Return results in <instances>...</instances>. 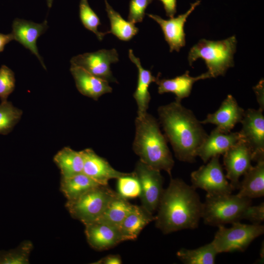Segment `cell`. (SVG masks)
<instances>
[{"instance_id":"obj_1","label":"cell","mask_w":264,"mask_h":264,"mask_svg":"<svg viewBox=\"0 0 264 264\" xmlns=\"http://www.w3.org/2000/svg\"><path fill=\"white\" fill-rule=\"evenodd\" d=\"M202 203L192 185L181 179L171 177L157 209L156 227L164 234L196 229L201 219Z\"/></svg>"},{"instance_id":"obj_2","label":"cell","mask_w":264,"mask_h":264,"mask_svg":"<svg viewBox=\"0 0 264 264\" xmlns=\"http://www.w3.org/2000/svg\"><path fill=\"white\" fill-rule=\"evenodd\" d=\"M165 136L179 161H195L196 152L208 135L193 112L175 101L157 110Z\"/></svg>"},{"instance_id":"obj_3","label":"cell","mask_w":264,"mask_h":264,"mask_svg":"<svg viewBox=\"0 0 264 264\" xmlns=\"http://www.w3.org/2000/svg\"><path fill=\"white\" fill-rule=\"evenodd\" d=\"M132 149L141 161L158 170L166 171L171 177L175 162L156 119L148 113L137 116Z\"/></svg>"},{"instance_id":"obj_4","label":"cell","mask_w":264,"mask_h":264,"mask_svg":"<svg viewBox=\"0 0 264 264\" xmlns=\"http://www.w3.org/2000/svg\"><path fill=\"white\" fill-rule=\"evenodd\" d=\"M236 45L235 35L217 41L201 39L189 51V64L192 66L198 59L201 58L205 62L211 78L223 76L229 68L234 66Z\"/></svg>"},{"instance_id":"obj_5","label":"cell","mask_w":264,"mask_h":264,"mask_svg":"<svg viewBox=\"0 0 264 264\" xmlns=\"http://www.w3.org/2000/svg\"><path fill=\"white\" fill-rule=\"evenodd\" d=\"M251 205V199L237 194H206L202 203L201 218L205 224L217 227L240 221Z\"/></svg>"},{"instance_id":"obj_6","label":"cell","mask_w":264,"mask_h":264,"mask_svg":"<svg viewBox=\"0 0 264 264\" xmlns=\"http://www.w3.org/2000/svg\"><path fill=\"white\" fill-rule=\"evenodd\" d=\"M117 194L108 185H100L75 199L67 200L65 206L73 218L85 224L98 219Z\"/></svg>"},{"instance_id":"obj_7","label":"cell","mask_w":264,"mask_h":264,"mask_svg":"<svg viewBox=\"0 0 264 264\" xmlns=\"http://www.w3.org/2000/svg\"><path fill=\"white\" fill-rule=\"evenodd\" d=\"M232 226H218L211 242L219 253L244 251L250 243L264 233L262 224H243L240 221L233 222Z\"/></svg>"},{"instance_id":"obj_8","label":"cell","mask_w":264,"mask_h":264,"mask_svg":"<svg viewBox=\"0 0 264 264\" xmlns=\"http://www.w3.org/2000/svg\"><path fill=\"white\" fill-rule=\"evenodd\" d=\"M220 156L211 158L191 174L192 186L205 191L207 194H232L235 189L228 181L220 161Z\"/></svg>"},{"instance_id":"obj_9","label":"cell","mask_w":264,"mask_h":264,"mask_svg":"<svg viewBox=\"0 0 264 264\" xmlns=\"http://www.w3.org/2000/svg\"><path fill=\"white\" fill-rule=\"evenodd\" d=\"M160 171L140 160L136 163L133 171L140 184L141 206L153 214L157 210L164 190V179Z\"/></svg>"},{"instance_id":"obj_10","label":"cell","mask_w":264,"mask_h":264,"mask_svg":"<svg viewBox=\"0 0 264 264\" xmlns=\"http://www.w3.org/2000/svg\"><path fill=\"white\" fill-rule=\"evenodd\" d=\"M263 110L248 109L244 111L239 132L252 152V161L264 159V116Z\"/></svg>"},{"instance_id":"obj_11","label":"cell","mask_w":264,"mask_h":264,"mask_svg":"<svg viewBox=\"0 0 264 264\" xmlns=\"http://www.w3.org/2000/svg\"><path fill=\"white\" fill-rule=\"evenodd\" d=\"M119 61L118 54L114 48L100 49L73 57L72 66L82 67L88 72L108 82H116L110 70V64Z\"/></svg>"},{"instance_id":"obj_12","label":"cell","mask_w":264,"mask_h":264,"mask_svg":"<svg viewBox=\"0 0 264 264\" xmlns=\"http://www.w3.org/2000/svg\"><path fill=\"white\" fill-rule=\"evenodd\" d=\"M223 155L225 176L234 189H238L240 177L252 166V152L242 139Z\"/></svg>"},{"instance_id":"obj_13","label":"cell","mask_w":264,"mask_h":264,"mask_svg":"<svg viewBox=\"0 0 264 264\" xmlns=\"http://www.w3.org/2000/svg\"><path fill=\"white\" fill-rule=\"evenodd\" d=\"M200 3L198 0L191 3L190 8L184 14L176 17L165 20L161 17L152 14L147 15L159 24L164 34L165 41L170 47V51L175 50L178 52L185 45V34L184 24L186 20L196 7Z\"/></svg>"},{"instance_id":"obj_14","label":"cell","mask_w":264,"mask_h":264,"mask_svg":"<svg viewBox=\"0 0 264 264\" xmlns=\"http://www.w3.org/2000/svg\"><path fill=\"white\" fill-rule=\"evenodd\" d=\"M89 245L97 250L111 248L123 242L119 228L100 220L84 224Z\"/></svg>"},{"instance_id":"obj_15","label":"cell","mask_w":264,"mask_h":264,"mask_svg":"<svg viewBox=\"0 0 264 264\" xmlns=\"http://www.w3.org/2000/svg\"><path fill=\"white\" fill-rule=\"evenodd\" d=\"M245 110L241 107L231 94L227 96L215 112L209 113L206 118L200 121L201 124H211L220 131L228 133L236 125L240 123Z\"/></svg>"},{"instance_id":"obj_16","label":"cell","mask_w":264,"mask_h":264,"mask_svg":"<svg viewBox=\"0 0 264 264\" xmlns=\"http://www.w3.org/2000/svg\"><path fill=\"white\" fill-rule=\"evenodd\" d=\"M48 27L46 20L42 23H38L32 21L16 18L13 22L11 33L14 40L20 43L35 55L44 69H46V67L39 53L37 41L39 37L45 32Z\"/></svg>"},{"instance_id":"obj_17","label":"cell","mask_w":264,"mask_h":264,"mask_svg":"<svg viewBox=\"0 0 264 264\" xmlns=\"http://www.w3.org/2000/svg\"><path fill=\"white\" fill-rule=\"evenodd\" d=\"M242 139L239 132L225 133L216 128L198 148L196 155L206 163L214 156L223 154Z\"/></svg>"},{"instance_id":"obj_18","label":"cell","mask_w":264,"mask_h":264,"mask_svg":"<svg viewBox=\"0 0 264 264\" xmlns=\"http://www.w3.org/2000/svg\"><path fill=\"white\" fill-rule=\"evenodd\" d=\"M84 158L83 173L101 185H108L111 179H117L128 173L116 170L104 158L91 149L81 151Z\"/></svg>"},{"instance_id":"obj_19","label":"cell","mask_w":264,"mask_h":264,"mask_svg":"<svg viewBox=\"0 0 264 264\" xmlns=\"http://www.w3.org/2000/svg\"><path fill=\"white\" fill-rule=\"evenodd\" d=\"M70 71L78 90L83 95L95 101L102 95L110 93L109 82L88 72L81 67L71 65Z\"/></svg>"},{"instance_id":"obj_20","label":"cell","mask_w":264,"mask_h":264,"mask_svg":"<svg viewBox=\"0 0 264 264\" xmlns=\"http://www.w3.org/2000/svg\"><path fill=\"white\" fill-rule=\"evenodd\" d=\"M159 77L158 76L155 82L158 85V93H174L176 96V101L178 102H181L183 99L190 95L193 86L196 82L211 78L207 72L197 77H192L189 71L172 79H159Z\"/></svg>"},{"instance_id":"obj_21","label":"cell","mask_w":264,"mask_h":264,"mask_svg":"<svg viewBox=\"0 0 264 264\" xmlns=\"http://www.w3.org/2000/svg\"><path fill=\"white\" fill-rule=\"evenodd\" d=\"M129 57L138 69L137 84L133 96L138 107L137 116H141L147 112L151 100L149 86L152 82H156L159 75L155 77L150 70L143 68L140 59L135 56L132 49L129 50Z\"/></svg>"},{"instance_id":"obj_22","label":"cell","mask_w":264,"mask_h":264,"mask_svg":"<svg viewBox=\"0 0 264 264\" xmlns=\"http://www.w3.org/2000/svg\"><path fill=\"white\" fill-rule=\"evenodd\" d=\"M154 220L155 216L143 206L133 205L119 227L123 241L136 239L143 229Z\"/></svg>"},{"instance_id":"obj_23","label":"cell","mask_w":264,"mask_h":264,"mask_svg":"<svg viewBox=\"0 0 264 264\" xmlns=\"http://www.w3.org/2000/svg\"><path fill=\"white\" fill-rule=\"evenodd\" d=\"M243 175L240 182L237 195L250 199L264 195V159L258 161Z\"/></svg>"},{"instance_id":"obj_24","label":"cell","mask_w":264,"mask_h":264,"mask_svg":"<svg viewBox=\"0 0 264 264\" xmlns=\"http://www.w3.org/2000/svg\"><path fill=\"white\" fill-rule=\"evenodd\" d=\"M53 160L60 169L61 178H67L83 173L84 158L81 151L65 147L57 152Z\"/></svg>"},{"instance_id":"obj_25","label":"cell","mask_w":264,"mask_h":264,"mask_svg":"<svg viewBox=\"0 0 264 264\" xmlns=\"http://www.w3.org/2000/svg\"><path fill=\"white\" fill-rule=\"evenodd\" d=\"M100 185L82 173L69 177L61 178L60 190L67 200H72Z\"/></svg>"},{"instance_id":"obj_26","label":"cell","mask_w":264,"mask_h":264,"mask_svg":"<svg viewBox=\"0 0 264 264\" xmlns=\"http://www.w3.org/2000/svg\"><path fill=\"white\" fill-rule=\"evenodd\" d=\"M106 11L110 23V29L109 33H112L119 40L123 41H129L139 31L134 23L124 20L120 14L105 0Z\"/></svg>"},{"instance_id":"obj_27","label":"cell","mask_w":264,"mask_h":264,"mask_svg":"<svg viewBox=\"0 0 264 264\" xmlns=\"http://www.w3.org/2000/svg\"><path fill=\"white\" fill-rule=\"evenodd\" d=\"M218 254L211 242L196 249L182 248L176 253L177 258L184 264H214Z\"/></svg>"},{"instance_id":"obj_28","label":"cell","mask_w":264,"mask_h":264,"mask_svg":"<svg viewBox=\"0 0 264 264\" xmlns=\"http://www.w3.org/2000/svg\"><path fill=\"white\" fill-rule=\"evenodd\" d=\"M133 206V205L131 204L127 199L117 194L97 220H101L119 228Z\"/></svg>"},{"instance_id":"obj_29","label":"cell","mask_w":264,"mask_h":264,"mask_svg":"<svg viewBox=\"0 0 264 264\" xmlns=\"http://www.w3.org/2000/svg\"><path fill=\"white\" fill-rule=\"evenodd\" d=\"M33 244L25 240L16 248L7 251H0V264H28Z\"/></svg>"},{"instance_id":"obj_30","label":"cell","mask_w":264,"mask_h":264,"mask_svg":"<svg viewBox=\"0 0 264 264\" xmlns=\"http://www.w3.org/2000/svg\"><path fill=\"white\" fill-rule=\"evenodd\" d=\"M22 111L14 107L11 102L0 104V134L10 132L21 118Z\"/></svg>"},{"instance_id":"obj_31","label":"cell","mask_w":264,"mask_h":264,"mask_svg":"<svg viewBox=\"0 0 264 264\" xmlns=\"http://www.w3.org/2000/svg\"><path fill=\"white\" fill-rule=\"evenodd\" d=\"M79 17L84 26L94 33L100 41L109 33L108 31L102 32L98 30V27L101 23L97 15L89 5L88 0H80Z\"/></svg>"},{"instance_id":"obj_32","label":"cell","mask_w":264,"mask_h":264,"mask_svg":"<svg viewBox=\"0 0 264 264\" xmlns=\"http://www.w3.org/2000/svg\"><path fill=\"white\" fill-rule=\"evenodd\" d=\"M117 180V193L120 196L127 199L140 197V184L133 172L129 173Z\"/></svg>"},{"instance_id":"obj_33","label":"cell","mask_w":264,"mask_h":264,"mask_svg":"<svg viewBox=\"0 0 264 264\" xmlns=\"http://www.w3.org/2000/svg\"><path fill=\"white\" fill-rule=\"evenodd\" d=\"M15 87L14 72L7 66L2 65L0 68V98L1 102L7 101Z\"/></svg>"},{"instance_id":"obj_34","label":"cell","mask_w":264,"mask_h":264,"mask_svg":"<svg viewBox=\"0 0 264 264\" xmlns=\"http://www.w3.org/2000/svg\"><path fill=\"white\" fill-rule=\"evenodd\" d=\"M154 0H131L128 21L135 24L143 21L145 11Z\"/></svg>"},{"instance_id":"obj_35","label":"cell","mask_w":264,"mask_h":264,"mask_svg":"<svg viewBox=\"0 0 264 264\" xmlns=\"http://www.w3.org/2000/svg\"><path fill=\"white\" fill-rule=\"evenodd\" d=\"M243 220H246L252 224H260L264 220V203L258 205H250L245 211Z\"/></svg>"},{"instance_id":"obj_36","label":"cell","mask_w":264,"mask_h":264,"mask_svg":"<svg viewBox=\"0 0 264 264\" xmlns=\"http://www.w3.org/2000/svg\"><path fill=\"white\" fill-rule=\"evenodd\" d=\"M163 3L166 16L170 18L174 17L176 13V0H159Z\"/></svg>"},{"instance_id":"obj_37","label":"cell","mask_w":264,"mask_h":264,"mask_svg":"<svg viewBox=\"0 0 264 264\" xmlns=\"http://www.w3.org/2000/svg\"><path fill=\"white\" fill-rule=\"evenodd\" d=\"M121 257L119 255H108L93 264H122Z\"/></svg>"},{"instance_id":"obj_38","label":"cell","mask_w":264,"mask_h":264,"mask_svg":"<svg viewBox=\"0 0 264 264\" xmlns=\"http://www.w3.org/2000/svg\"><path fill=\"white\" fill-rule=\"evenodd\" d=\"M261 84H259L255 90L256 93L257 101L259 105V108L264 110V88L263 85L261 82Z\"/></svg>"},{"instance_id":"obj_39","label":"cell","mask_w":264,"mask_h":264,"mask_svg":"<svg viewBox=\"0 0 264 264\" xmlns=\"http://www.w3.org/2000/svg\"><path fill=\"white\" fill-rule=\"evenodd\" d=\"M14 40V37L12 33L4 34L0 33V52L4 50L6 44Z\"/></svg>"},{"instance_id":"obj_40","label":"cell","mask_w":264,"mask_h":264,"mask_svg":"<svg viewBox=\"0 0 264 264\" xmlns=\"http://www.w3.org/2000/svg\"><path fill=\"white\" fill-rule=\"evenodd\" d=\"M264 245L262 246L261 249L260 250V261L261 262H263V260H264Z\"/></svg>"},{"instance_id":"obj_41","label":"cell","mask_w":264,"mask_h":264,"mask_svg":"<svg viewBox=\"0 0 264 264\" xmlns=\"http://www.w3.org/2000/svg\"><path fill=\"white\" fill-rule=\"evenodd\" d=\"M47 6L49 8H51L52 5L53 0H46Z\"/></svg>"}]
</instances>
